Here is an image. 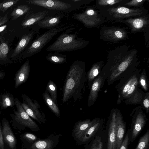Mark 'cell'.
<instances>
[{"label": "cell", "mask_w": 149, "mask_h": 149, "mask_svg": "<svg viewBox=\"0 0 149 149\" xmlns=\"http://www.w3.org/2000/svg\"><path fill=\"white\" fill-rule=\"evenodd\" d=\"M30 4L39 6L46 8L57 10H64L68 9L71 4L58 0H29Z\"/></svg>", "instance_id": "5bb4252c"}, {"label": "cell", "mask_w": 149, "mask_h": 149, "mask_svg": "<svg viewBox=\"0 0 149 149\" xmlns=\"http://www.w3.org/2000/svg\"><path fill=\"white\" fill-rule=\"evenodd\" d=\"M95 8L98 10L100 8L117 6H123L130 0H95Z\"/></svg>", "instance_id": "83f0119b"}, {"label": "cell", "mask_w": 149, "mask_h": 149, "mask_svg": "<svg viewBox=\"0 0 149 149\" xmlns=\"http://www.w3.org/2000/svg\"><path fill=\"white\" fill-rule=\"evenodd\" d=\"M40 139L36 136L31 133L26 132L20 135L22 142V149H28L36 141Z\"/></svg>", "instance_id": "f1b7e54d"}, {"label": "cell", "mask_w": 149, "mask_h": 149, "mask_svg": "<svg viewBox=\"0 0 149 149\" xmlns=\"http://www.w3.org/2000/svg\"><path fill=\"white\" fill-rule=\"evenodd\" d=\"M141 71V69L135 68L120 79L116 84L118 104L123 101L128 104H141L146 93L139 88Z\"/></svg>", "instance_id": "3957f363"}, {"label": "cell", "mask_w": 149, "mask_h": 149, "mask_svg": "<svg viewBox=\"0 0 149 149\" xmlns=\"http://www.w3.org/2000/svg\"><path fill=\"white\" fill-rule=\"evenodd\" d=\"M98 10L105 19L114 23L144 15L147 14L148 12V10L144 7L141 8H135L117 6L100 8Z\"/></svg>", "instance_id": "5b68a950"}, {"label": "cell", "mask_w": 149, "mask_h": 149, "mask_svg": "<svg viewBox=\"0 0 149 149\" xmlns=\"http://www.w3.org/2000/svg\"><path fill=\"white\" fill-rule=\"evenodd\" d=\"M5 76L4 72L3 71L0 70V80L3 79Z\"/></svg>", "instance_id": "f6af8a7d"}, {"label": "cell", "mask_w": 149, "mask_h": 149, "mask_svg": "<svg viewBox=\"0 0 149 149\" xmlns=\"http://www.w3.org/2000/svg\"><path fill=\"white\" fill-rule=\"evenodd\" d=\"M19 1V0H4L0 3V10L5 12L9 8L17 3Z\"/></svg>", "instance_id": "74e56055"}, {"label": "cell", "mask_w": 149, "mask_h": 149, "mask_svg": "<svg viewBox=\"0 0 149 149\" xmlns=\"http://www.w3.org/2000/svg\"><path fill=\"white\" fill-rule=\"evenodd\" d=\"M36 31L33 30L28 33L24 35L22 37L13 52L11 55V57L16 56L22 52L33 39Z\"/></svg>", "instance_id": "d4e9b609"}, {"label": "cell", "mask_w": 149, "mask_h": 149, "mask_svg": "<svg viewBox=\"0 0 149 149\" xmlns=\"http://www.w3.org/2000/svg\"><path fill=\"white\" fill-rule=\"evenodd\" d=\"M73 17L88 28L98 27L105 19L95 5L88 6L82 12L73 14Z\"/></svg>", "instance_id": "ba28073f"}, {"label": "cell", "mask_w": 149, "mask_h": 149, "mask_svg": "<svg viewBox=\"0 0 149 149\" xmlns=\"http://www.w3.org/2000/svg\"><path fill=\"white\" fill-rule=\"evenodd\" d=\"M21 104L26 112L30 117L36 120L41 125H42V123L35 115L30 107L26 102L22 101V102L21 103Z\"/></svg>", "instance_id": "f35d334b"}, {"label": "cell", "mask_w": 149, "mask_h": 149, "mask_svg": "<svg viewBox=\"0 0 149 149\" xmlns=\"http://www.w3.org/2000/svg\"><path fill=\"white\" fill-rule=\"evenodd\" d=\"M46 58L48 61L55 64L64 63L67 61L66 55L58 52L48 54L46 55Z\"/></svg>", "instance_id": "4dcf8cb0"}, {"label": "cell", "mask_w": 149, "mask_h": 149, "mask_svg": "<svg viewBox=\"0 0 149 149\" xmlns=\"http://www.w3.org/2000/svg\"><path fill=\"white\" fill-rule=\"evenodd\" d=\"M130 130L129 129L127 132L124 138L120 145L119 149H127L130 142Z\"/></svg>", "instance_id": "ab89813d"}, {"label": "cell", "mask_w": 149, "mask_h": 149, "mask_svg": "<svg viewBox=\"0 0 149 149\" xmlns=\"http://www.w3.org/2000/svg\"><path fill=\"white\" fill-rule=\"evenodd\" d=\"M104 120L96 118L92 120L90 126L76 141L80 144H85L93 139L96 135L103 130Z\"/></svg>", "instance_id": "7c38bea8"}, {"label": "cell", "mask_w": 149, "mask_h": 149, "mask_svg": "<svg viewBox=\"0 0 149 149\" xmlns=\"http://www.w3.org/2000/svg\"><path fill=\"white\" fill-rule=\"evenodd\" d=\"M15 105V97L13 94L8 92L0 93L1 110L12 108Z\"/></svg>", "instance_id": "4316f807"}, {"label": "cell", "mask_w": 149, "mask_h": 149, "mask_svg": "<svg viewBox=\"0 0 149 149\" xmlns=\"http://www.w3.org/2000/svg\"><path fill=\"white\" fill-rule=\"evenodd\" d=\"M92 122L90 119L79 120L76 122L72 130V136L76 141L90 126Z\"/></svg>", "instance_id": "cb8c5ba5"}, {"label": "cell", "mask_w": 149, "mask_h": 149, "mask_svg": "<svg viewBox=\"0 0 149 149\" xmlns=\"http://www.w3.org/2000/svg\"><path fill=\"white\" fill-rule=\"evenodd\" d=\"M63 17L61 15L46 16L37 23L35 25L38 28L52 29L58 26Z\"/></svg>", "instance_id": "603a6c76"}, {"label": "cell", "mask_w": 149, "mask_h": 149, "mask_svg": "<svg viewBox=\"0 0 149 149\" xmlns=\"http://www.w3.org/2000/svg\"><path fill=\"white\" fill-rule=\"evenodd\" d=\"M70 26H65L64 24L58 26L39 36L32 42L27 49L26 57L31 56L41 51L54 36Z\"/></svg>", "instance_id": "52a82bcc"}, {"label": "cell", "mask_w": 149, "mask_h": 149, "mask_svg": "<svg viewBox=\"0 0 149 149\" xmlns=\"http://www.w3.org/2000/svg\"><path fill=\"white\" fill-rule=\"evenodd\" d=\"M7 25L6 24L3 25L0 27V34L5 31L7 28Z\"/></svg>", "instance_id": "ee69618b"}, {"label": "cell", "mask_w": 149, "mask_h": 149, "mask_svg": "<svg viewBox=\"0 0 149 149\" xmlns=\"http://www.w3.org/2000/svg\"><path fill=\"white\" fill-rule=\"evenodd\" d=\"M104 62L102 61L94 63L86 74L88 88L91 87L96 78L101 73L103 66Z\"/></svg>", "instance_id": "484cf974"}, {"label": "cell", "mask_w": 149, "mask_h": 149, "mask_svg": "<svg viewBox=\"0 0 149 149\" xmlns=\"http://www.w3.org/2000/svg\"><path fill=\"white\" fill-rule=\"evenodd\" d=\"M22 101L26 102L30 107L35 115L41 123L45 124L46 116L41 109L37 101L34 99H31L26 94L22 95Z\"/></svg>", "instance_id": "7402d4cb"}, {"label": "cell", "mask_w": 149, "mask_h": 149, "mask_svg": "<svg viewBox=\"0 0 149 149\" xmlns=\"http://www.w3.org/2000/svg\"><path fill=\"white\" fill-rule=\"evenodd\" d=\"M126 24L131 33H146L149 31V15L148 14L115 22Z\"/></svg>", "instance_id": "8fae6325"}, {"label": "cell", "mask_w": 149, "mask_h": 149, "mask_svg": "<svg viewBox=\"0 0 149 149\" xmlns=\"http://www.w3.org/2000/svg\"><path fill=\"white\" fill-rule=\"evenodd\" d=\"M42 96L44 102L52 112L58 117H60L61 113L58 107L50 97L46 89L43 93Z\"/></svg>", "instance_id": "f546056e"}, {"label": "cell", "mask_w": 149, "mask_h": 149, "mask_svg": "<svg viewBox=\"0 0 149 149\" xmlns=\"http://www.w3.org/2000/svg\"><path fill=\"white\" fill-rule=\"evenodd\" d=\"M48 11H39L27 14L22 21L21 25L23 28H26L33 25L46 17Z\"/></svg>", "instance_id": "44dd1931"}, {"label": "cell", "mask_w": 149, "mask_h": 149, "mask_svg": "<svg viewBox=\"0 0 149 149\" xmlns=\"http://www.w3.org/2000/svg\"><path fill=\"white\" fill-rule=\"evenodd\" d=\"M74 29L70 28L62 33L52 44L49 46L46 50L56 52L76 51L86 47L89 41L78 37L77 33H70Z\"/></svg>", "instance_id": "277c9868"}, {"label": "cell", "mask_w": 149, "mask_h": 149, "mask_svg": "<svg viewBox=\"0 0 149 149\" xmlns=\"http://www.w3.org/2000/svg\"><path fill=\"white\" fill-rule=\"evenodd\" d=\"M55 103L58 105L57 98V88L55 83L52 80L49 81L47 84L46 89Z\"/></svg>", "instance_id": "d6a6232c"}, {"label": "cell", "mask_w": 149, "mask_h": 149, "mask_svg": "<svg viewBox=\"0 0 149 149\" xmlns=\"http://www.w3.org/2000/svg\"><path fill=\"white\" fill-rule=\"evenodd\" d=\"M148 0H130L129 1L125 3L123 6L130 8H139L144 7L143 5L145 2Z\"/></svg>", "instance_id": "d590c367"}, {"label": "cell", "mask_w": 149, "mask_h": 149, "mask_svg": "<svg viewBox=\"0 0 149 149\" xmlns=\"http://www.w3.org/2000/svg\"><path fill=\"white\" fill-rule=\"evenodd\" d=\"M9 47L7 43L2 38H0V61H6L8 60V54Z\"/></svg>", "instance_id": "e575fe53"}, {"label": "cell", "mask_w": 149, "mask_h": 149, "mask_svg": "<svg viewBox=\"0 0 149 149\" xmlns=\"http://www.w3.org/2000/svg\"><path fill=\"white\" fill-rule=\"evenodd\" d=\"M85 149H107V141L105 130L99 132L94 139L85 144Z\"/></svg>", "instance_id": "ffe728a7"}, {"label": "cell", "mask_w": 149, "mask_h": 149, "mask_svg": "<svg viewBox=\"0 0 149 149\" xmlns=\"http://www.w3.org/2000/svg\"><path fill=\"white\" fill-rule=\"evenodd\" d=\"M132 118L130 130V141H134L140 134L145 126L148 119L143 113L142 107L140 106L135 108L130 115Z\"/></svg>", "instance_id": "9c48e42d"}, {"label": "cell", "mask_w": 149, "mask_h": 149, "mask_svg": "<svg viewBox=\"0 0 149 149\" xmlns=\"http://www.w3.org/2000/svg\"><path fill=\"white\" fill-rule=\"evenodd\" d=\"M3 138L7 149H17V140L9 122L5 118L1 120Z\"/></svg>", "instance_id": "9a60e30c"}, {"label": "cell", "mask_w": 149, "mask_h": 149, "mask_svg": "<svg viewBox=\"0 0 149 149\" xmlns=\"http://www.w3.org/2000/svg\"><path fill=\"white\" fill-rule=\"evenodd\" d=\"M8 18L7 14H6L3 16L0 17V27L7 22Z\"/></svg>", "instance_id": "7bdbcfd3"}, {"label": "cell", "mask_w": 149, "mask_h": 149, "mask_svg": "<svg viewBox=\"0 0 149 149\" xmlns=\"http://www.w3.org/2000/svg\"><path fill=\"white\" fill-rule=\"evenodd\" d=\"M139 85L147 92L149 88V83L144 69L140 73L139 80Z\"/></svg>", "instance_id": "8d00e7d4"}, {"label": "cell", "mask_w": 149, "mask_h": 149, "mask_svg": "<svg viewBox=\"0 0 149 149\" xmlns=\"http://www.w3.org/2000/svg\"><path fill=\"white\" fill-rule=\"evenodd\" d=\"M86 79L84 62L80 60L74 61L67 72L62 89L63 103L72 98L75 102L82 99Z\"/></svg>", "instance_id": "7a4b0ae2"}, {"label": "cell", "mask_w": 149, "mask_h": 149, "mask_svg": "<svg viewBox=\"0 0 149 149\" xmlns=\"http://www.w3.org/2000/svg\"></svg>", "instance_id": "7dc6e473"}, {"label": "cell", "mask_w": 149, "mask_h": 149, "mask_svg": "<svg viewBox=\"0 0 149 149\" xmlns=\"http://www.w3.org/2000/svg\"><path fill=\"white\" fill-rule=\"evenodd\" d=\"M116 109L111 111L105 130L107 141V149H116V139L115 131Z\"/></svg>", "instance_id": "4fadbf2b"}, {"label": "cell", "mask_w": 149, "mask_h": 149, "mask_svg": "<svg viewBox=\"0 0 149 149\" xmlns=\"http://www.w3.org/2000/svg\"><path fill=\"white\" fill-rule=\"evenodd\" d=\"M1 67L0 66V68Z\"/></svg>", "instance_id": "bcb514c9"}, {"label": "cell", "mask_w": 149, "mask_h": 149, "mask_svg": "<svg viewBox=\"0 0 149 149\" xmlns=\"http://www.w3.org/2000/svg\"><path fill=\"white\" fill-rule=\"evenodd\" d=\"M128 32L125 28L117 26H104L100 32V38L105 42L116 43L129 39Z\"/></svg>", "instance_id": "30bf717a"}, {"label": "cell", "mask_w": 149, "mask_h": 149, "mask_svg": "<svg viewBox=\"0 0 149 149\" xmlns=\"http://www.w3.org/2000/svg\"><path fill=\"white\" fill-rule=\"evenodd\" d=\"M28 6L23 4L18 6L14 8L10 13L12 20H14L28 13L31 10Z\"/></svg>", "instance_id": "1f68e13d"}, {"label": "cell", "mask_w": 149, "mask_h": 149, "mask_svg": "<svg viewBox=\"0 0 149 149\" xmlns=\"http://www.w3.org/2000/svg\"><path fill=\"white\" fill-rule=\"evenodd\" d=\"M126 129V122L123 119L120 111L116 109L115 131L116 139V149H119L123 140Z\"/></svg>", "instance_id": "e0dca14e"}, {"label": "cell", "mask_w": 149, "mask_h": 149, "mask_svg": "<svg viewBox=\"0 0 149 149\" xmlns=\"http://www.w3.org/2000/svg\"><path fill=\"white\" fill-rule=\"evenodd\" d=\"M135 149H149V130L139 139Z\"/></svg>", "instance_id": "836d02e7"}, {"label": "cell", "mask_w": 149, "mask_h": 149, "mask_svg": "<svg viewBox=\"0 0 149 149\" xmlns=\"http://www.w3.org/2000/svg\"><path fill=\"white\" fill-rule=\"evenodd\" d=\"M30 70L29 61L28 60L23 64L15 75L14 87L15 88H18L26 82L29 78Z\"/></svg>", "instance_id": "d6986e66"}, {"label": "cell", "mask_w": 149, "mask_h": 149, "mask_svg": "<svg viewBox=\"0 0 149 149\" xmlns=\"http://www.w3.org/2000/svg\"><path fill=\"white\" fill-rule=\"evenodd\" d=\"M0 149H7L4 142L0 120Z\"/></svg>", "instance_id": "b9f144b4"}, {"label": "cell", "mask_w": 149, "mask_h": 149, "mask_svg": "<svg viewBox=\"0 0 149 149\" xmlns=\"http://www.w3.org/2000/svg\"><path fill=\"white\" fill-rule=\"evenodd\" d=\"M141 105L143 108L146 111V112L148 113L149 110V93L146 92V95L143 99Z\"/></svg>", "instance_id": "60d3db41"}, {"label": "cell", "mask_w": 149, "mask_h": 149, "mask_svg": "<svg viewBox=\"0 0 149 149\" xmlns=\"http://www.w3.org/2000/svg\"><path fill=\"white\" fill-rule=\"evenodd\" d=\"M105 81L104 75L101 72L93 81L89 89L87 103L88 107L91 106L96 101L99 93L101 88H102Z\"/></svg>", "instance_id": "ac0fdd59"}, {"label": "cell", "mask_w": 149, "mask_h": 149, "mask_svg": "<svg viewBox=\"0 0 149 149\" xmlns=\"http://www.w3.org/2000/svg\"><path fill=\"white\" fill-rule=\"evenodd\" d=\"M15 106L16 110H13V113L10 114L12 125L18 131H23L27 127L32 131H38L40 128L26 112L18 99L15 97Z\"/></svg>", "instance_id": "8992f818"}, {"label": "cell", "mask_w": 149, "mask_h": 149, "mask_svg": "<svg viewBox=\"0 0 149 149\" xmlns=\"http://www.w3.org/2000/svg\"><path fill=\"white\" fill-rule=\"evenodd\" d=\"M137 52L136 49H130V46L126 45L109 51L107 62L101 71L108 85L120 79L136 68L140 62L137 57Z\"/></svg>", "instance_id": "6da1fadb"}, {"label": "cell", "mask_w": 149, "mask_h": 149, "mask_svg": "<svg viewBox=\"0 0 149 149\" xmlns=\"http://www.w3.org/2000/svg\"><path fill=\"white\" fill-rule=\"evenodd\" d=\"M61 136L52 133L45 139H40L28 149H54L57 146Z\"/></svg>", "instance_id": "2e32d148"}]
</instances>
